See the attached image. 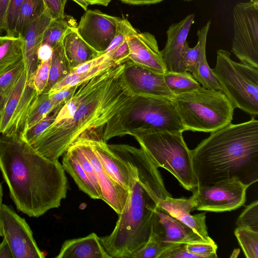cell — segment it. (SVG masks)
I'll return each instance as SVG.
<instances>
[{
    "label": "cell",
    "instance_id": "30bf717a",
    "mask_svg": "<svg viewBox=\"0 0 258 258\" xmlns=\"http://www.w3.org/2000/svg\"><path fill=\"white\" fill-rule=\"evenodd\" d=\"M248 187L236 178L198 186L192 191L195 210L213 212L236 210L244 204Z\"/></svg>",
    "mask_w": 258,
    "mask_h": 258
},
{
    "label": "cell",
    "instance_id": "d6986e66",
    "mask_svg": "<svg viewBox=\"0 0 258 258\" xmlns=\"http://www.w3.org/2000/svg\"><path fill=\"white\" fill-rule=\"evenodd\" d=\"M51 20L46 9L42 15L26 25L20 35L23 40V59L25 69L28 82L32 85L33 77L39 64L38 49L42 44L44 32Z\"/></svg>",
    "mask_w": 258,
    "mask_h": 258
},
{
    "label": "cell",
    "instance_id": "d4e9b609",
    "mask_svg": "<svg viewBox=\"0 0 258 258\" xmlns=\"http://www.w3.org/2000/svg\"><path fill=\"white\" fill-rule=\"evenodd\" d=\"M71 70L61 41L53 47L48 80L42 94H48L56 84L71 73Z\"/></svg>",
    "mask_w": 258,
    "mask_h": 258
},
{
    "label": "cell",
    "instance_id": "db71d44e",
    "mask_svg": "<svg viewBox=\"0 0 258 258\" xmlns=\"http://www.w3.org/2000/svg\"><path fill=\"white\" fill-rule=\"evenodd\" d=\"M7 93L0 94V110H2V108L3 107Z\"/></svg>",
    "mask_w": 258,
    "mask_h": 258
},
{
    "label": "cell",
    "instance_id": "1f68e13d",
    "mask_svg": "<svg viewBox=\"0 0 258 258\" xmlns=\"http://www.w3.org/2000/svg\"><path fill=\"white\" fill-rule=\"evenodd\" d=\"M192 75L202 84V87L211 90H221L219 84L208 64L206 47L203 48L201 51L196 71Z\"/></svg>",
    "mask_w": 258,
    "mask_h": 258
},
{
    "label": "cell",
    "instance_id": "6f0895ef",
    "mask_svg": "<svg viewBox=\"0 0 258 258\" xmlns=\"http://www.w3.org/2000/svg\"><path fill=\"white\" fill-rule=\"evenodd\" d=\"M183 1H191V0H183Z\"/></svg>",
    "mask_w": 258,
    "mask_h": 258
},
{
    "label": "cell",
    "instance_id": "c3c4849f",
    "mask_svg": "<svg viewBox=\"0 0 258 258\" xmlns=\"http://www.w3.org/2000/svg\"><path fill=\"white\" fill-rule=\"evenodd\" d=\"M10 0H0V35L5 31L6 16Z\"/></svg>",
    "mask_w": 258,
    "mask_h": 258
},
{
    "label": "cell",
    "instance_id": "ac0fdd59",
    "mask_svg": "<svg viewBox=\"0 0 258 258\" xmlns=\"http://www.w3.org/2000/svg\"><path fill=\"white\" fill-rule=\"evenodd\" d=\"M195 14H189L177 23L172 24L166 31L167 40L161 51L167 71L186 72L182 53L190 29L195 22Z\"/></svg>",
    "mask_w": 258,
    "mask_h": 258
},
{
    "label": "cell",
    "instance_id": "3957f363",
    "mask_svg": "<svg viewBox=\"0 0 258 258\" xmlns=\"http://www.w3.org/2000/svg\"><path fill=\"white\" fill-rule=\"evenodd\" d=\"M0 171L17 210L30 217L58 208L66 197L62 165L40 155L19 135H0Z\"/></svg>",
    "mask_w": 258,
    "mask_h": 258
},
{
    "label": "cell",
    "instance_id": "5b68a950",
    "mask_svg": "<svg viewBox=\"0 0 258 258\" xmlns=\"http://www.w3.org/2000/svg\"><path fill=\"white\" fill-rule=\"evenodd\" d=\"M154 128L173 133L185 131L171 99L133 95L106 123L102 135L107 142L135 130Z\"/></svg>",
    "mask_w": 258,
    "mask_h": 258
},
{
    "label": "cell",
    "instance_id": "f546056e",
    "mask_svg": "<svg viewBox=\"0 0 258 258\" xmlns=\"http://www.w3.org/2000/svg\"><path fill=\"white\" fill-rule=\"evenodd\" d=\"M116 63H119L110 60L85 73L77 74L70 73L56 84L48 94H52L67 88L79 86L84 82L91 79L103 70Z\"/></svg>",
    "mask_w": 258,
    "mask_h": 258
},
{
    "label": "cell",
    "instance_id": "9a60e30c",
    "mask_svg": "<svg viewBox=\"0 0 258 258\" xmlns=\"http://www.w3.org/2000/svg\"><path fill=\"white\" fill-rule=\"evenodd\" d=\"M123 77L133 95L171 99L174 96L167 87L163 74L137 65L130 60L124 62Z\"/></svg>",
    "mask_w": 258,
    "mask_h": 258
},
{
    "label": "cell",
    "instance_id": "f35d334b",
    "mask_svg": "<svg viewBox=\"0 0 258 258\" xmlns=\"http://www.w3.org/2000/svg\"><path fill=\"white\" fill-rule=\"evenodd\" d=\"M51 59L39 62L32 80V84L38 95L42 94L46 86L49 73Z\"/></svg>",
    "mask_w": 258,
    "mask_h": 258
},
{
    "label": "cell",
    "instance_id": "60d3db41",
    "mask_svg": "<svg viewBox=\"0 0 258 258\" xmlns=\"http://www.w3.org/2000/svg\"><path fill=\"white\" fill-rule=\"evenodd\" d=\"M186 249L190 252L199 255L202 258H216L217 245L214 242L186 244Z\"/></svg>",
    "mask_w": 258,
    "mask_h": 258
},
{
    "label": "cell",
    "instance_id": "8fae6325",
    "mask_svg": "<svg viewBox=\"0 0 258 258\" xmlns=\"http://www.w3.org/2000/svg\"><path fill=\"white\" fill-rule=\"evenodd\" d=\"M37 96L33 86L28 82L25 69L6 95L1 111V134L21 136L27 112Z\"/></svg>",
    "mask_w": 258,
    "mask_h": 258
},
{
    "label": "cell",
    "instance_id": "6da1fadb",
    "mask_svg": "<svg viewBox=\"0 0 258 258\" xmlns=\"http://www.w3.org/2000/svg\"><path fill=\"white\" fill-rule=\"evenodd\" d=\"M124 62L106 68L79 85L59 108L54 122L31 145L37 153L58 161L84 133L104 127L133 96L123 79Z\"/></svg>",
    "mask_w": 258,
    "mask_h": 258
},
{
    "label": "cell",
    "instance_id": "f5cc1de1",
    "mask_svg": "<svg viewBox=\"0 0 258 258\" xmlns=\"http://www.w3.org/2000/svg\"><path fill=\"white\" fill-rule=\"evenodd\" d=\"M80 6L85 11H87L88 5L83 0H72Z\"/></svg>",
    "mask_w": 258,
    "mask_h": 258
},
{
    "label": "cell",
    "instance_id": "83f0119b",
    "mask_svg": "<svg viewBox=\"0 0 258 258\" xmlns=\"http://www.w3.org/2000/svg\"><path fill=\"white\" fill-rule=\"evenodd\" d=\"M163 77L167 87L174 95L190 92L201 86L192 74L187 71H166Z\"/></svg>",
    "mask_w": 258,
    "mask_h": 258
},
{
    "label": "cell",
    "instance_id": "9f6ffc18",
    "mask_svg": "<svg viewBox=\"0 0 258 258\" xmlns=\"http://www.w3.org/2000/svg\"><path fill=\"white\" fill-rule=\"evenodd\" d=\"M1 111H2V110H0V120H1Z\"/></svg>",
    "mask_w": 258,
    "mask_h": 258
},
{
    "label": "cell",
    "instance_id": "8d00e7d4",
    "mask_svg": "<svg viewBox=\"0 0 258 258\" xmlns=\"http://www.w3.org/2000/svg\"><path fill=\"white\" fill-rule=\"evenodd\" d=\"M237 227L247 228L258 232V201L247 206L236 221Z\"/></svg>",
    "mask_w": 258,
    "mask_h": 258
},
{
    "label": "cell",
    "instance_id": "ee69618b",
    "mask_svg": "<svg viewBox=\"0 0 258 258\" xmlns=\"http://www.w3.org/2000/svg\"><path fill=\"white\" fill-rule=\"evenodd\" d=\"M68 0H44L52 19L64 16L65 5Z\"/></svg>",
    "mask_w": 258,
    "mask_h": 258
},
{
    "label": "cell",
    "instance_id": "4fadbf2b",
    "mask_svg": "<svg viewBox=\"0 0 258 258\" xmlns=\"http://www.w3.org/2000/svg\"><path fill=\"white\" fill-rule=\"evenodd\" d=\"M120 19L98 10H87L77 30L85 42L102 54L113 40Z\"/></svg>",
    "mask_w": 258,
    "mask_h": 258
},
{
    "label": "cell",
    "instance_id": "2e32d148",
    "mask_svg": "<svg viewBox=\"0 0 258 258\" xmlns=\"http://www.w3.org/2000/svg\"><path fill=\"white\" fill-rule=\"evenodd\" d=\"M77 145L93 166L99 185L102 200L118 215L121 213L128 196V190L114 180L107 172L94 150L83 139L74 144Z\"/></svg>",
    "mask_w": 258,
    "mask_h": 258
},
{
    "label": "cell",
    "instance_id": "9c48e42d",
    "mask_svg": "<svg viewBox=\"0 0 258 258\" xmlns=\"http://www.w3.org/2000/svg\"><path fill=\"white\" fill-rule=\"evenodd\" d=\"M232 15L231 51L241 62L258 67V0L237 3Z\"/></svg>",
    "mask_w": 258,
    "mask_h": 258
},
{
    "label": "cell",
    "instance_id": "8992f818",
    "mask_svg": "<svg viewBox=\"0 0 258 258\" xmlns=\"http://www.w3.org/2000/svg\"><path fill=\"white\" fill-rule=\"evenodd\" d=\"M141 148L158 167L169 171L185 189L193 191L198 187L191 150L185 143L182 133L154 128L131 132Z\"/></svg>",
    "mask_w": 258,
    "mask_h": 258
},
{
    "label": "cell",
    "instance_id": "11a10c76",
    "mask_svg": "<svg viewBox=\"0 0 258 258\" xmlns=\"http://www.w3.org/2000/svg\"><path fill=\"white\" fill-rule=\"evenodd\" d=\"M3 197V189L2 184L0 183V204L2 203Z\"/></svg>",
    "mask_w": 258,
    "mask_h": 258
},
{
    "label": "cell",
    "instance_id": "44dd1931",
    "mask_svg": "<svg viewBox=\"0 0 258 258\" xmlns=\"http://www.w3.org/2000/svg\"><path fill=\"white\" fill-rule=\"evenodd\" d=\"M56 258H111L95 233L69 239L62 244Z\"/></svg>",
    "mask_w": 258,
    "mask_h": 258
},
{
    "label": "cell",
    "instance_id": "5bb4252c",
    "mask_svg": "<svg viewBox=\"0 0 258 258\" xmlns=\"http://www.w3.org/2000/svg\"><path fill=\"white\" fill-rule=\"evenodd\" d=\"M150 234L160 242L163 251L176 244L208 242L191 228L171 216L158 205L153 215Z\"/></svg>",
    "mask_w": 258,
    "mask_h": 258
},
{
    "label": "cell",
    "instance_id": "7402d4cb",
    "mask_svg": "<svg viewBox=\"0 0 258 258\" xmlns=\"http://www.w3.org/2000/svg\"><path fill=\"white\" fill-rule=\"evenodd\" d=\"M62 43L71 69L101 55L83 39L76 26L67 31Z\"/></svg>",
    "mask_w": 258,
    "mask_h": 258
},
{
    "label": "cell",
    "instance_id": "f1b7e54d",
    "mask_svg": "<svg viewBox=\"0 0 258 258\" xmlns=\"http://www.w3.org/2000/svg\"><path fill=\"white\" fill-rule=\"evenodd\" d=\"M75 21L71 17L64 16L52 19L46 27L43 36L42 44H47L52 48L62 41L67 31L76 27Z\"/></svg>",
    "mask_w": 258,
    "mask_h": 258
},
{
    "label": "cell",
    "instance_id": "816d5d0a",
    "mask_svg": "<svg viewBox=\"0 0 258 258\" xmlns=\"http://www.w3.org/2000/svg\"><path fill=\"white\" fill-rule=\"evenodd\" d=\"M88 6L98 5L107 6L112 0H83Z\"/></svg>",
    "mask_w": 258,
    "mask_h": 258
},
{
    "label": "cell",
    "instance_id": "4316f807",
    "mask_svg": "<svg viewBox=\"0 0 258 258\" xmlns=\"http://www.w3.org/2000/svg\"><path fill=\"white\" fill-rule=\"evenodd\" d=\"M61 105H56L48 94L37 96L27 112L22 134Z\"/></svg>",
    "mask_w": 258,
    "mask_h": 258
},
{
    "label": "cell",
    "instance_id": "7bdbcfd3",
    "mask_svg": "<svg viewBox=\"0 0 258 258\" xmlns=\"http://www.w3.org/2000/svg\"><path fill=\"white\" fill-rule=\"evenodd\" d=\"M112 60L107 54H102L99 56L86 61L79 66L72 69L71 73L80 74L86 73L103 64L104 63Z\"/></svg>",
    "mask_w": 258,
    "mask_h": 258
},
{
    "label": "cell",
    "instance_id": "f6af8a7d",
    "mask_svg": "<svg viewBox=\"0 0 258 258\" xmlns=\"http://www.w3.org/2000/svg\"><path fill=\"white\" fill-rule=\"evenodd\" d=\"M129 53V47L126 39L113 52L107 54L115 62L122 63L128 60Z\"/></svg>",
    "mask_w": 258,
    "mask_h": 258
},
{
    "label": "cell",
    "instance_id": "836d02e7",
    "mask_svg": "<svg viewBox=\"0 0 258 258\" xmlns=\"http://www.w3.org/2000/svg\"><path fill=\"white\" fill-rule=\"evenodd\" d=\"M61 105L57 107L51 113L33 125L24 132L20 137L29 145L33 144L36 139L54 122Z\"/></svg>",
    "mask_w": 258,
    "mask_h": 258
},
{
    "label": "cell",
    "instance_id": "484cf974",
    "mask_svg": "<svg viewBox=\"0 0 258 258\" xmlns=\"http://www.w3.org/2000/svg\"><path fill=\"white\" fill-rule=\"evenodd\" d=\"M211 21L199 29L197 32L198 42L194 47L188 46L186 42L183 49L182 59L185 71L192 75L196 71L200 54L203 48L206 47L208 34L210 28Z\"/></svg>",
    "mask_w": 258,
    "mask_h": 258
},
{
    "label": "cell",
    "instance_id": "7a4b0ae2",
    "mask_svg": "<svg viewBox=\"0 0 258 258\" xmlns=\"http://www.w3.org/2000/svg\"><path fill=\"white\" fill-rule=\"evenodd\" d=\"M128 167L130 183L124 207L112 232L100 237L111 258H131L148 240L155 210L161 200L171 197L158 167L141 148L108 144Z\"/></svg>",
    "mask_w": 258,
    "mask_h": 258
},
{
    "label": "cell",
    "instance_id": "d590c367",
    "mask_svg": "<svg viewBox=\"0 0 258 258\" xmlns=\"http://www.w3.org/2000/svg\"><path fill=\"white\" fill-rule=\"evenodd\" d=\"M24 70L23 59L0 74V94L8 93Z\"/></svg>",
    "mask_w": 258,
    "mask_h": 258
},
{
    "label": "cell",
    "instance_id": "681fc988",
    "mask_svg": "<svg viewBox=\"0 0 258 258\" xmlns=\"http://www.w3.org/2000/svg\"><path fill=\"white\" fill-rule=\"evenodd\" d=\"M0 258H13L9 245L4 238L0 243Z\"/></svg>",
    "mask_w": 258,
    "mask_h": 258
},
{
    "label": "cell",
    "instance_id": "52a82bcc",
    "mask_svg": "<svg viewBox=\"0 0 258 258\" xmlns=\"http://www.w3.org/2000/svg\"><path fill=\"white\" fill-rule=\"evenodd\" d=\"M171 100L185 131L211 133L233 119L235 107L221 90L200 86Z\"/></svg>",
    "mask_w": 258,
    "mask_h": 258
},
{
    "label": "cell",
    "instance_id": "cb8c5ba5",
    "mask_svg": "<svg viewBox=\"0 0 258 258\" xmlns=\"http://www.w3.org/2000/svg\"><path fill=\"white\" fill-rule=\"evenodd\" d=\"M23 46L21 35L0 36V74L23 59Z\"/></svg>",
    "mask_w": 258,
    "mask_h": 258
},
{
    "label": "cell",
    "instance_id": "bcb514c9",
    "mask_svg": "<svg viewBox=\"0 0 258 258\" xmlns=\"http://www.w3.org/2000/svg\"><path fill=\"white\" fill-rule=\"evenodd\" d=\"M79 86H76L60 90L52 94H48L56 105L63 104L74 94Z\"/></svg>",
    "mask_w": 258,
    "mask_h": 258
},
{
    "label": "cell",
    "instance_id": "ab89813d",
    "mask_svg": "<svg viewBox=\"0 0 258 258\" xmlns=\"http://www.w3.org/2000/svg\"><path fill=\"white\" fill-rule=\"evenodd\" d=\"M163 250L160 242L150 234L147 242L131 258H159Z\"/></svg>",
    "mask_w": 258,
    "mask_h": 258
},
{
    "label": "cell",
    "instance_id": "e0dca14e",
    "mask_svg": "<svg viewBox=\"0 0 258 258\" xmlns=\"http://www.w3.org/2000/svg\"><path fill=\"white\" fill-rule=\"evenodd\" d=\"M128 60L133 63L164 74L167 69L154 35L149 32H138L127 38Z\"/></svg>",
    "mask_w": 258,
    "mask_h": 258
},
{
    "label": "cell",
    "instance_id": "277c9868",
    "mask_svg": "<svg viewBox=\"0 0 258 258\" xmlns=\"http://www.w3.org/2000/svg\"><path fill=\"white\" fill-rule=\"evenodd\" d=\"M191 154L198 186L231 178L249 186L258 180V120L251 117L211 133Z\"/></svg>",
    "mask_w": 258,
    "mask_h": 258
},
{
    "label": "cell",
    "instance_id": "74e56055",
    "mask_svg": "<svg viewBox=\"0 0 258 258\" xmlns=\"http://www.w3.org/2000/svg\"><path fill=\"white\" fill-rule=\"evenodd\" d=\"M24 0H10L6 16V35L17 36L16 28Z\"/></svg>",
    "mask_w": 258,
    "mask_h": 258
},
{
    "label": "cell",
    "instance_id": "f907efd6",
    "mask_svg": "<svg viewBox=\"0 0 258 258\" xmlns=\"http://www.w3.org/2000/svg\"><path fill=\"white\" fill-rule=\"evenodd\" d=\"M121 2L134 5H151L159 3L164 0H119Z\"/></svg>",
    "mask_w": 258,
    "mask_h": 258
},
{
    "label": "cell",
    "instance_id": "ba28073f",
    "mask_svg": "<svg viewBox=\"0 0 258 258\" xmlns=\"http://www.w3.org/2000/svg\"><path fill=\"white\" fill-rule=\"evenodd\" d=\"M221 91L235 108L251 117L258 115V67L236 62L226 50L217 51L216 63L212 69Z\"/></svg>",
    "mask_w": 258,
    "mask_h": 258
},
{
    "label": "cell",
    "instance_id": "7dc6e473",
    "mask_svg": "<svg viewBox=\"0 0 258 258\" xmlns=\"http://www.w3.org/2000/svg\"><path fill=\"white\" fill-rule=\"evenodd\" d=\"M53 48L47 44H42L38 51L39 62L50 60L52 56Z\"/></svg>",
    "mask_w": 258,
    "mask_h": 258
},
{
    "label": "cell",
    "instance_id": "e575fe53",
    "mask_svg": "<svg viewBox=\"0 0 258 258\" xmlns=\"http://www.w3.org/2000/svg\"><path fill=\"white\" fill-rule=\"evenodd\" d=\"M137 32L127 19L120 18L117 23L115 36L113 40L102 54L111 53L128 37L135 34Z\"/></svg>",
    "mask_w": 258,
    "mask_h": 258
},
{
    "label": "cell",
    "instance_id": "b9f144b4",
    "mask_svg": "<svg viewBox=\"0 0 258 258\" xmlns=\"http://www.w3.org/2000/svg\"><path fill=\"white\" fill-rule=\"evenodd\" d=\"M186 244H176L165 249L159 258H202L199 255L188 251Z\"/></svg>",
    "mask_w": 258,
    "mask_h": 258
},
{
    "label": "cell",
    "instance_id": "d6a6232c",
    "mask_svg": "<svg viewBox=\"0 0 258 258\" xmlns=\"http://www.w3.org/2000/svg\"><path fill=\"white\" fill-rule=\"evenodd\" d=\"M234 234L247 258H258V232L237 227Z\"/></svg>",
    "mask_w": 258,
    "mask_h": 258
},
{
    "label": "cell",
    "instance_id": "4dcf8cb0",
    "mask_svg": "<svg viewBox=\"0 0 258 258\" xmlns=\"http://www.w3.org/2000/svg\"><path fill=\"white\" fill-rule=\"evenodd\" d=\"M46 9L44 0H24L16 28V36L20 35L26 26L42 15Z\"/></svg>",
    "mask_w": 258,
    "mask_h": 258
},
{
    "label": "cell",
    "instance_id": "603a6c76",
    "mask_svg": "<svg viewBox=\"0 0 258 258\" xmlns=\"http://www.w3.org/2000/svg\"><path fill=\"white\" fill-rule=\"evenodd\" d=\"M62 166L74 179L79 188L93 199L102 198L100 190L91 182L87 174L70 149L63 154Z\"/></svg>",
    "mask_w": 258,
    "mask_h": 258
},
{
    "label": "cell",
    "instance_id": "ffe728a7",
    "mask_svg": "<svg viewBox=\"0 0 258 258\" xmlns=\"http://www.w3.org/2000/svg\"><path fill=\"white\" fill-rule=\"evenodd\" d=\"M158 206L165 210L173 217L187 225L206 241H214L209 236L206 223V213L191 215L195 210V203L193 196L190 198H173L171 196L161 200Z\"/></svg>",
    "mask_w": 258,
    "mask_h": 258
},
{
    "label": "cell",
    "instance_id": "7c38bea8",
    "mask_svg": "<svg viewBox=\"0 0 258 258\" xmlns=\"http://www.w3.org/2000/svg\"><path fill=\"white\" fill-rule=\"evenodd\" d=\"M0 236L6 239L13 258H44L25 219L11 207L0 204Z\"/></svg>",
    "mask_w": 258,
    "mask_h": 258
}]
</instances>
